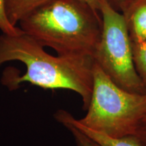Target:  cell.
I'll return each mask as SVG.
<instances>
[{
  "label": "cell",
  "instance_id": "obj_1",
  "mask_svg": "<svg viewBox=\"0 0 146 146\" xmlns=\"http://www.w3.org/2000/svg\"><path fill=\"white\" fill-rule=\"evenodd\" d=\"M25 64L27 71L17 76L13 69L3 73L1 83L10 90L23 82L45 89H68L81 97L87 110L94 87L95 62L91 56H54L49 54L33 38L25 33L0 35V66L7 62Z\"/></svg>",
  "mask_w": 146,
  "mask_h": 146
},
{
  "label": "cell",
  "instance_id": "obj_2",
  "mask_svg": "<svg viewBox=\"0 0 146 146\" xmlns=\"http://www.w3.org/2000/svg\"><path fill=\"white\" fill-rule=\"evenodd\" d=\"M20 28L63 56H91L99 43L102 18L81 0H47L20 21Z\"/></svg>",
  "mask_w": 146,
  "mask_h": 146
},
{
  "label": "cell",
  "instance_id": "obj_3",
  "mask_svg": "<svg viewBox=\"0 0 146 146\" xmlns=\"http://www.w3.org/2000/svg\"><path fill=\"white\" fill-rule=\"evenodd\" d=\"M85 117L78 123L106 135H135L146 116V94L120 88L95 63L94 87Z\"/></svg>",
  "mask_w": 146,
  "mask_h": 146
},
{
  "label": "cell",
  "instance_id": "obj_4",
  "mask_svg": "<svg viewBox=\"0 0 146 146\" xmlns=\"http://www.w3.org/2000/svg\"><path fill=\"white\" fill-rule=\"evenodd\" d=\"M102 31L94 54L95 63L120 88L146 94V88L133 61L132 42L123 14L100 0Z\"/></svg>",
  "mask_w": 146,
  "mask_h": 146
},
{
  "label": "cell",
  "instance_id": "obj_5",
  "mask_svg": "<svg viewBox=\"0 0 146 146\" xmlns=\"http://www.w3.org/2000/svg\"><path fill=\"white\" fill-rule=\"evenodd\" d=\"M131 42L146 41V0H134L123 13Z\"/></svg>",
  "mask_w": 146,
  "mask_h": 146
},
{
  "label": "cell",
  "instance_id": "obj_6",
  "mask_svg": "<svg viewBox=\"0 0 146 146\" xmlns=\"http://www.w3.org/2000/svg\"><path fill=\"white\" fill-rule=\"evenodd\" d=\"M62 118L86 135L95 143L98 144V146H141L135 135H129L120 138L111 137L81 125L78 123L77 119L74 118L68 112H64L62 115Z\"/></svg>",
  "mask_w": 146,
  "mask_h": 146
},
{
  "label": "cell",
  "instance_id": "obj_7",
  "mask_svg": "<svg viewBox=\"0 0 146 146\" xmlns=\"http://www.w3.org/2000/svg\"><path fill=\"white\" fill-rule=\"evenodd\" d=\"M47 0H5V10L12 25H16Z\"/></svg>",
  "mask_w": 146,
  "mask_h": 146
},
{
  "label": "cell",
  "instance_id": "obj_8",
  "mask_svg": "<svg viewBox=\"0 0 146 146\" xmlns=\"http://www.w3.org/2000/svg\"><path fill=\"white\" fill-rule=\"evenodd\" d=\"M132 48L135 66L146 88V41L132 43Z\"/></svg>",
  "mask_w": 146,
  "mask_h": 146
},
{
  "label": "cell",
  "instance_id": "obj_9",
  "mask_svg": "<svg viewBox=\"0 0 146 146\" xmlns=\"http://www.w3.org/2000/svg\"><path fill=\"white\" fill-rule=\"evenodd\" d=\"M56 120L59 123L62 124L65 127L68 129V130L70 131V133L74 137L76 146H98V144L95 143L92 139H91L86 135H85L81 131L76 129L69 122L64 119H61V118H58Z\"/></svg>",
  "mask_w": 146,
  "mask_h": 146
},
{
  "label": "cell",
  "instance_id": "obj_10",
  "mask_svg": "<svg viewBox=\"0 0 146 146\" xmlns=\"http://www.w3.org/2000/svg\"><path fill=\"white\" fill-rule=\"evenodd\" d=\"M0 30L3 33L16 35L24 33L21 28L12 25L7 16L5 0H0Z\"/></svg>",
  "mask_w": 146,
  "mask_h": 146
},
{
  "label": "cell",
  "instance_id": "obj_11",
  "mask_svg": "<svg viewBox=\"0 0 146 146\" xmlns=\"http://www.w3.org/2000/svg\"><path fill=\"white\" fill-rule=\"evenodd\" d=\"M113 8L123 13L134 0H106Z\"/></svg>",
  "mask_w": 146,
  "mask_h": 146
},
{
  "label": "cell",
  "instance_id": "obj_12",
  "mask_svg": "<svg viewBox=\"0 0 146 146\" xmlns=\"http://www.w3.org/2000/svg\"><path fill=\"white\" fill-rule=\"evenodd\" d=\"M139 141L141 146H146V126L142 125L135 135Z\"/></svg>",
  "mask_w": 146,
  "mask_h": 146
},
{
  "label": "cell",
  "instance_id": "obj_13",
  "mask_svg": "<svg viewBox=\"0 0 146 146\" xmlns=\"http://www.w3.org/2000/svg\"><path fill=\"white\" fill-rule=\"evenodd\" d=\"M81 1H84V2L87 3L89 4L91 7L95 10L100 11V0H81Z\"/></svg>",
  "mask_w": 146,
  "mask_h": 146
},
{
  "label": "cell",
  "instance_id": "obj_14",
  "mask_svg": "<svg viewBox=\"0 0 146 146\" xmlns=\"http://www.w3.org/2000/svg\"><path fill=\"white\" fill-rule=\"evenodd\" d=\"M143 125L146 126V116H145V117L144 118V119L143 120Z\"/></svg>",
  "mask_w": 146,
  "mask_h": 146
}]
</instances>
